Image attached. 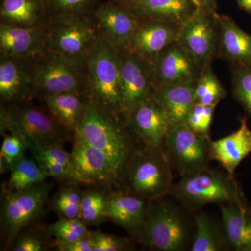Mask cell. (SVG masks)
Returning <instances> with one entry per match:
<instances>
[{"label": "cell", "instance_id": "8fae6325", "mask_svg": "<svg viewBox=\"0 0 251 251\" xmlns=\"http://www.w3.org/2000/svg\"><path fill=\"white\" fill-rule=\"evenodd\" d=\"M176 41L193 56L202 71L210 65L219 57L217 13L198 9L181 25Z\"/></svg>", "mask_w": 251, "mask_h": 251}, {"label": "cell", "instance_id": "52a82bcc", "mask_svg": "<svg viewBox=\"0 0 251 251\" xmlns=\"http://www.w3.org/2000/svg\"><path fill=\"white\" fill-rule=\"evenodd\" d=\"M69 92L87 93L86 62L46 50L32 59V98Z\"/></svg>", "mask_w": 251, "mask_h": 251}, {"label": "cell", "instance_id": "ab89813d", "mask_svg": "<svg viewBox=\"0 0 251 251\" xmlns=\"http://www.w3.org/2000/svg\"><path fill=\"white\" fill-rule=\"evenodd\" d=\"M27 150L25 144L17 135L9 133L4 135L0 156L4 157L10 165L24 156L25 151Z\"/></svg>", "mask_w": 251, "mask_h": 251}, {"label": "cell", "instance_id": "836d02e7", "mask_svg": "<svg viewBox=\"0 0 251 251\" xmlns=\"http://www.w3.org/2000/svg\"><path fill=\"white\" fill-rule=\"evenodd\" d=\"M45 229L50 237L63 243L75 242L90 233L87 225L80 219H60L57 222L48 225Z\"/></svg>", "mask_w": 251, "mask_h": 251}, {"label": "cell", "instance_id": "ffe728a7", "mask_svg": "<svg viewBox=\"0 0 251 251\" xmlns=\"http://www.w3.org/2000/svg\"><path fill=\"white\" fill-rule=\"evenodd\" d=\"M148 202L122 190H117L108 195L107 219L123 227L137 240L145 221Z\"/></svg>", "mask_w": 251, "mask_h": 251}, {"label": "cell", "instance_id": "4fadbf2b", "mask_svg": "<svg viewBox=\"0 0 251 251\" xmlns=\"http://www.w3.org/2000/svg\"><path fill=\"white\" fill-rule=\"evenodd\" d=\"M100 35L122 55L128 53L143 20L126 6L108 1L93 13Z\"/></svg>", "mask_w": 251, "mask_h": 251}, {"label": "cell", "instance_id": "9a60e30c", "mask_svg": "<svg viewBox=\"0 0 251 251\" xmlns=\"http://www.w3.org/2000/svg\"><path fill=\"white\" fill-rule=\"evenodd\" d=\"M152 65L155 90L195 83L202 72L196 59L176 41L165 48Z\"/></svg>", "mask_w": 251, "mask_h": 251}, {"label": "cell", "instance_id": "cb8c5ba5", "mask_svg": "<svg viewBox=\"0 0 251 251\" xmlns=\"http://www.w3.org/2000/svg\"><path fill=\"white\" fill-rule=\"evenodd\" d=\"M218 21L219 57L232 64L251 66V36L228 16L218 14Z\"/></svg>", "mask_w": 251, "mask_h": 251}, {"label": "cell", "instance_id": "7c38bea8", "mask_svg": "<svg viewBox=\"0 0 251 251\" xmlns=\"http://www.w3.org/2000/svg\"><path fill=\"white\" fill-rule=\"evenodd\" d=\"M71 158L75 182L120 189L123 172L111 157L103 151L74 139Z\"/></svg>", "mask_w": 251, "mask_h": 251}, {"label": "cell", "instance_id": "ac0fdd59", "mask_svg": "<svg viewBox=\"0 0 251 251\" xmlns=\"http://www.w3.org/2000/svg\"><path fill=\"white\" fill-rule=\"evenodd\" d=\"M1 104H11L32 99V59L1 56Z\"/></svg>", "mask_w": 251, "mask_h": 251}, {"label": "cell", "instance_id": "ee69618b", "mask_svg": "<svg viewBox=\"0 0 251 251\" xmlns=\"http://www.w3.org/2000/svg\"><path fill=\"white\" fill-rule=\"evenodd\" d=\"M11 165L9 162L6 161L4 157L0 156V172L1 173H4L5 172L10 171Z\"/></svg>", "mask_w": 251, "mask_h": 251}, {"label": "cell", "instance_id": "5b68a950", "mask_svg": "<svg viewBox=\"0 0 251 251\" xmlns=\"http://www.w3.org/2000/svg\"><path fill=\"white\" fill-rule=\"evenodd\" d=\"M29 100L1 104V134L9 132L17 135L28 150L36 145L64 143L70 133L46 107L35 106Z\"/></svg>", "mask_w": 251, "mask_h": 251}, {"label": "cell", "instance_id": "8992f818", "mask_svg": "<svg viewBox=\"0 0 251 251\" xmlns=\"http://www.w3.org/2000/svg\"><path fill=\"white\" fill-rule=\"evenodd\" d=\"M122 55L100 38L87 59V94L99 108L125 119L120 95Z\"/></svg>", "mask_w": 251, "mask_h": 251}, {"label": "cell", "instance_id": "e575fe53", "mask_svg": "<svg viewBox=\"0 0 251 251\" xmlns=\"http://www.w3.org/2000/svg\"><path fill=\"white\" fill-rule=\"evenodd\" d=\"M232 82L234 99L251 116V66L232 64Z\"/></svg>", "mask_w": 251, "mask_h": 251}, {"label": "cell", "instance_id": "60d3db41", "mask_svg": "<svg viewBox=\"0 0 251 251\" xmlns=\"http://www.w3.org/2000/svg\"><path fill=\"white\" fill-rule=\"evenodd\" d=\"M54 247L60 251H94L93 242L89 235L75 241V242L63 243L54 241Z\"/></svg>", "mask_w": 251, "mask_h": 251}, {"label": "cell", "instance_id": "f546056e", "mask_svg": "<svg viewBox=\"0 0 251 251\" xmlns=\"http://www.w3.org/2000/svg\"><path fill=\"white\" fill-rule=\"evenodd\" d=\"M227 94L226 89L213 72L211 64L204 67L196 82L195 103L217 105Z\"/></svg>", "mask_w": 251, "mask_h": 251}, {"label": "cell", "instance_id": "4316f807", "mask_svg": "<svg viewBox=\"0 0 251 251\" xmlns=\"http://www.w3.org/2000/svg\"><path fill=\"white\" fill-rule=\"evenodd\" d=\"M195 234L191 251H232L222 219L201 210L194 214Z\"/></svg>", "mask_w": 251, "mask_h": 251}, {"label": "cell", "instance_id": "ba28073f", "mask_svg": "<svg viewBox=\"0 0 251 251\" xmlns=\"http://www.w3.org/2000/svg\"><path fill=\"white\" fill-rule=\"evenodd\" d=\"M46 50L86 62L101 38L93 15H64L46 18Z\"/></svg>", "mask_w": 251, "mask_h": 251}, {"label": "cell", "instance_id": "f1b7e54d", "mask_svg": "<svg viewBox=\"0 0 251 251\" xmlns=\"http://www.w3.org/2000/svg\"><path fill=\"white\" fill-rule=\"evenodd\" d=\"M9 179L4 193H14L27 190L46 181L47 175L35 159L23 156L11 163Z\"/></svg>", "mask_w": 251, "mask_h": 251}, {"label": "cell", "instance_id": "7402d4cb", "mask_svg": "<svg viewBox=\"0 0 251 251\" xmlns=\"http://www.w3.org/2000/svg\"><path fill=\"white\" fill-rule=\"evenodd\" d=\"M143 21L182 25L198 9L194 0H137L128 6Z\"/></svg>", "mask_w": 251, "mask_h": 251}, {"label": "cell", "instance_id": "2e32d148", "mask_svg": "<svg viewBox=\"0 0 251 251\" xmlns=\"http://www.w3.org/2000/svg\"><path fill=\"white\" fill-rule=\"evenodd\" d=\"M125 120L128 129L138 143L163 150L169 127L163 109L153 96L129 112Z\"/></svg>", "mask_w": 251, "mask_h": 251}, {"label": "cell", "instance_id": "d6a6232c", "mask_svg": "<svg viewBox=\"0 0 251 251\" xmlns=\"http://www.w3.org/2000/svg\"><path fill=\"white\" fill-rule=\"evenodd\" d=\"M101 0H44L46 18L64 15L92 14Z\"/></svg>", "mask_w": 251, "mask_h": 251}, {"label": "cell", "instance_id": "9c48e42d", "mask_svg": "<svg viewBox=\"0 0 251 251\" xmlns=\"http://www.w3.org/2000/svg\"><path fill=\"white\" fill-rule=\"evenodd\" d=\"M211 140L194 133L186 123L168 130L163 151L173 171L181 177L209 168L212 160Z\"/></svg>", "mask_w": 251, "mask_h": 251}, {"label": "cell", "instance_id": "b9f144b4", "mask_svg": "<svg viewBox=\"0 0 251 251\" xmlns=\"http://www.w3.org/2000/svg\"><path fill=\"white\" fill-rule=\"evenodd\" d=\"M198 6V9L216 12L217 0H194Z\"/></svg>", "mask_w": 251, "mask_h": 251}, {"label": "cell", "instance_id": "f6af8a7d", "mask_svg": "<svg viewBox=\"0 0 251 251\" xmlns=\"http://www.w3.org/2000/svg\"><path fill=\"white\" fill-rule=\"evenodd\" d=\"M111 2L115 3V4L121 5V6L128 7L130 5L133 4L137 0H108Z\"/></svg>", "mask_w": 251, "mask_h": 251}, {"label": "cell", "instance_id": "277c9868", "mask_svg": "<svg viewBox=\"0 0 251 251\" xmlns=\"http://www.w3.org/2000/svg\"><path fill=\"white\" fill-rule=\"evenodd\" d=\"M168 196L193 213L208 204H226L245 198L239 183L227 172L206 168L173 184Z\"/></svg>", "mask_w": 251, "mask_h": 251}, {"label": "cell", "instance_id": "6da1fadb", "mask_svg": "<svg viewBox=\"0 0 251 251\" xmlns=\"http://www.w3.org/2000/svg\"><path fill=\"white\" fill-rule=\"evenodd\" d=\"M194 214L170 196L149 201L137 241L150 251H191L196 227Z\"/></svg>", "mask_w": 251, "mask_h": 251}, {"label": "cell", "instance_id": "1f68e13d", "mask_svg": "<svg viewBox=\"0 0 251 251\" xmlns=\"http://www.w3.org/2000/svg\"><path fill=\"white\" fill-rule=\"evenodd\" d=\"M82 193L76 185L73 184L59 190L52 204L60 219H80Z\"/></svg>", "mask_w": 251, "mask_h": 251}, {"label": "cell", "instance_id": "5bb4252c", "mask_svg": "<svg viewBox=\"0 0 251 251\" xmlns=\"http://www.w3.org/2000/svg\"><path fill=\"white\" fill-rule=\"evenodd\" d=\"M154 90L152 64L135 54H123L120 69V95L125 117L152 97Z\"/></svg>", "mask_w": 251, "mask_h": 251}, {"label": "cell", "instance_id": "8d00e7d4", "mask_svg": "<svg viewBox=\"0 0 251 251\" xmlns=\"http://www.w3.org/2000/svg\"><path fill=\"white\" fill-rule=\"evenodd\" d=\"M50 236L46 232L36 231H21L10 246V250L13 251H44L49 250L51 243Z\"/></svg>", "mask_w": 251, "mask_h": 251}, {"label": "cell", "instance_id": "d590c367", "mask_svg": "<svg viewBox=\"0 0 251 251\" xmlns=\"http://www.w3.org/2000/svg\"><path fill=\"white\" fill-rule=\"evenodd\" d=\"M216 106L195 103L186 122L190 129L198 135L209 137L211 122Z\"/></svg>", "mask_w": 251, "mask_h": 251}, {"label": "cell", "instance_id": "d4e9b609", "mask_svg": "<svg viewBox=\"0 0 251 251\" xmlns=\"http://www.w3.org/2000/svg\"><path fill=\"white\" fill-rule=\"evenodd\" d=\"M196 84L156 88L153 97L166 115L169 129L186 123L195 103Z\"/></svg>", "mask_w": 251, "mask_h": 251}, {"label": "cell", "instance_id": "30bf717a", "mask_svg": "<svg viewBox=\"0 0 251 251\" xmlns=\"http://www.w3.org/2000/svg\"><path fill=\"white\" fill-rule=\"evenodd\" d=\"M51 188L52 185L44 181L21 192L5 193L1 226L9 247L21 231L42 214Z\"/></svg>", "mask_w": 251, "mask_h": 251}, {"label": "cell", "instance_id": "74e56055", "mask_svg": "<svg viewBox=\"0 0 251 251\" xmlns=\"http://www.w3.org/2000/svg\"><path fill=\"white\" fill-rule=\"evenodd\" d=\"M94 251H125L133 249V239L103 233L100 231L91 232Z\"/></svg>", "mask_w": 251, "mask_h": 251}, {"label": "cell", "instance_id": "484cf974", "mask_svg": "<svg viewBox=\"0 0 251 251\" xmlns=\"http://www.w3.org/2000/svg\"><path fill=\"white\" fill-rule=\"evenodd\" d=\"M42 101L51 115L72 136L85 115L90 99L85 92H69L50 96Z\"/></svg>", "mask_w": 251, "mask_h": 251}, {"label": "cell", "instance_id": "f35d334b", "mask_svg": "<svg viewBox=\"0 0 251 251\" xmlns=\"http://www.w3.org/2000/svg\"><path fill=\"white\" fill-rule=\"evenodd\" d=\"M29 150L34 158L39 157L59 163L72 170L74 173L71 153L64 150L62 143L36 145Z\"/></svg>", "mask_w": 251, "mask_h": 251}, {"label": "cell", "instance_id": "603a6c76", "mask_svg": "<svg viewBox=\"0 0 251 251\" xmlns=\"http://www.w3.org/2000/svg\"><path fill=\"white\" fill-rule=\"evenodd\" d=\"M219 206L232 250L251 251V206L247 198Z\"/></svg>", "mask_w": 251, "mask_h": 251}, {"label": "cell", "instance_id": "7a4b0ae2", "mask_svg": "<svg viewBox=\"0 0 251 251\" xmlns=\"http://www.w3.org/2000/svg\"><path fill=\"white\" fill-rule=\"evenodd\" d=\"M72 137L111 157L123 174L130 156L138 145L125 119L99 108L90 100L85 115Z\"/></svg>", "mask_w": 251, "mask_h": 251}, {"label": "cell", "instance_id": "4dcf8cb0", "mask_svg": "<svg viewBox=\"0 0 251 251\" xmlns=\"http://www.w3.org/2000/svg\"><path fill=\"white\" fill-rule=\"evenodd\" d=\"M108 195L97 189L87 190L82 193L80 219L87 226H99L107 219Z\"/></svg>", "mask_w": 251, "mask_h": 251}, {"label": "cell", "instance_id": "44dd1931", "mask_svg": "<svg viewBox=\"0 0 251 251\" xmlns=\"http://www.w3.org/2000/svg\"><path fill=\"white\" fill-rule=\"evenodd\" d=\"M240 127L224 138L211 140L212 160L219 162L226 172L234 175L238 166L251 153V130L247 118L240 120Z\"/></svg>", "mask_w": 251, "mask_h": 251}, {"label": "cell", "instance_id": "bcb514c9", "mask_svg": "<svg viewBox=\"0 0 251 251\" xmlns=\"http://www.w3.org/2000/svg\"><path fill=\"white\" fill-rule=\"evenodd\" d=\"M42 1H43V2H44V0H42Z\"/></svg>", "mask_w": 251, "mask_h": 251}, {"label": "cell", "instance_id": "d6986e66", "mask_svg": "<svg viewBox=\"0 0 251 251\" xmlns=\"http://www.w3.org/2000/svg\"><path fill=\"white\" fill-rule=\"evenodd\" d=\"M181 25L156 21H143L132 41L128 53L153 64L157 56L176 41Z\"/></svg>", "mask_w": 251, "mask_h": 251}, {"label": "cell", "instance_id": "3957f363", "mask_svg": "<svg viewBox=\"0 0 251 251\" xmlns=\"http://www.w3.org/2000/svg\"><path fill=\"white\" fill-rule=\"evenodd\" d=\"M173 170L163 150L138 143L124 172L120 189L147 201L169 195Z\"/></svg>", "mask_w": 251, "mask_h": 251}, {"label": "cell", "instance_id": "83f0119b", "mask_svg": "<svg viewBox=\"0 0 251 251\" xmlns=\"http://www.w3.org/2000/svg\"><path fill=\"white\" fill-rule=\"evenodd\" d=\"M1 23L20 27L44 24L46 16L42 0H1Z\"/></svg>", "mask_w": 251, "mask_h": 251}, {"label": "cell", "instance_id": "7bdbcfd3", "mask_svg": "<svg viewBox=\"0 0 251 251\" xmlns=\"http://www.w3.org/2000/svg\"><path fill=\"white\" fill-rule=\"evenodd\" d=\"M239 8L251 14V0H236Z\"/></svg>", "mask_w": 251, "mask_h": 251}, {"label": "cell", "instance_id": "e0dca14e", "mask_svg": "<svg viewBox=\"0 0 251 251\" xmlns=\"http://www.w3.org/2000/svg\"><path fill=\"white\" fill-rule=\"evenodd\" d=\"M45 23L33 27H20L0 23L1 56L33 59L46 50Z\"/></svg>", "mask_w": 251, "mask_h": 251}]
</instances>
